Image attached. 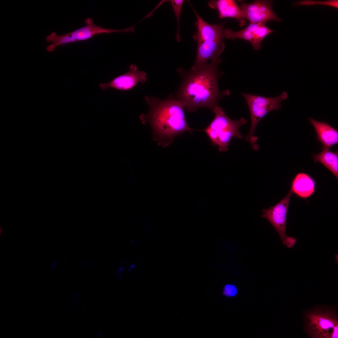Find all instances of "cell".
<instances>
[{"label": "cell", "instance_id": "6da1fadb", "mask_svg": "<svg viewBox=\"0 0 338 338\" xmlns=\"http://www.w3.org/2000/svg\"><path fill=\"white\" fill-rule=\"evenodd\" d=\"M221 62L218 59L212 60L201 68L196 70L183 71L182 81L177 92L180 100L188 111H193L201 107H207L212 111L218 100L229 94L228 90L221 91L218 86L219 76L217 69Z\"/></svg>", "mask_w": 338, "mask_h": 338}, {"label": "cell", "instance_id": "7a4b0ae2", "mask_svg": "<svg viewBox=\"0 0 338 338\" xmlns=\"http://www.w3.org/2000/svg\"><path fill=\"white\" fill-rule=\"evenodd\" d=\"M145 100L149 111L142 114L140 120L151 125L155 140L164 146L172 142L175 136L184 131L192 132L185 116L182 102L170 95L162 100L153 96H146Z\"/></svg>", "mask_w": 338, "mask_h": 338}, {"label": "cell", "instance_id": "3957f363", "mask_svg": "<svg viewBox=\"0 0 338 338\" xmlns=\"http://www.w3.org/2000/svg\"><path fill=\"white\" fill-rule=\"evenodd\" d=\"M304 330L311 338H337L338 316L334 305H318L304 310Z\"/></svg>", "mask_w": 338, "mask_h": 338}, {"label": "cell", "instance_id": "277c9868", "mask_svg": "<svg viewBox=\"0 0 338 338\" xmlns=\"http://www.w3.org/2000/svg\"><path fill=\"white\" fill-rule=\"evenodd\" d=\"M213 111L215 114L214 118L203 131L213 145L219 147V151H226L233 137L235 136L240 139L242 138L239 128L247 121L243 118L236 121L232 120L226 115L223 109L218 105Z\"/></svg>", "mask_w": 338, "mask_h": 338}, {"label": "cell", "instance_id": "5b68a950", "mask_svg": "<svg viewBox=\"0 0 338 338\" xmlns=\"http://www.w3.org/2000/svg\"><path fill=\"white\" fill-rule=\"evenodd\" d=\"M242 95L245 100L249 109L251 118L249 131L245 139L248 142L255 151L259 150L257 143L258 138L254 136V131L259 121L269 112L278 110L282 107L281 103L286 100L288 95L285 91L279 95L273 97H265L243 93Z\"/></svg>", "mask_w": 338, "mask_h": 338}, {"label": "cell", "instance_id": "8992f818", "mask_svg": "<svg viewBox=\"0 0 338 338\" xmlns=\"http://www.w3.org/2000/svg\"><path fill=\"white\" fill-rule=\"evenodd\" d=\"M85 25L69 33L58 35L54 32L46 37L47 42H51L48 46L47 50L49 52L54 50L59 45L83 41L90 39L94 36L103 33H115L134 32L135 30L133 26L122 29H115L104 28L95 24L91 18H87L85 21Z\"/></svg>", "mask_w": 338, "mask_h": 338}, {"label": "cell", "instance_id": "52a82bcc", "mask_svg": "<svg viewBox=\"0 0 338 338\" xmlns=\"http://www.w3.org/2000/svg\"><path fill=\"white\" fill-rule=\"evenodd\" d=\"M292 193L290 190L287 194L275 205L262 210L261 217L270 223L279 234L283 244L288 248L294 246L295 238L287 235L286 228L290 197Z\"/></svg>", "mask_w": 338, "mask_h": 338}, {"label": "cell", "instance_id": "ba28073f", "mask_svg": "<svg viewBox=\"0 0 338 338\" xmlns=\"http://www.w3.org/2000/svg\"><path fill=\"white\" fill-rule=\"evenodd\" d=\"M273 1L268 0H256L249 3L240 5L245 19L250 23H262L266 24L270 20L281 22V20L273 12L272 8Z\"/></svg>", "mask_w": 338, "mask_h": 338}, {"label": "cell", "instance_id": "9c48e42d", "mask_svg": "<svg viewBox=\"0 0 338 338\" xmlns=\"http://www.w3.org/2000/svg\"><path fill=\"white\" fill-rule=\"evenodd\" d=\"M274 31L265 25V24L250 23L244 29L238 31H234L230 28H225L224 38L241 39L250 42L253 48L259 49L261 42L267 35Z\"/></svg>", "mask_w": 338, "mask_h": 338}, {"label": "cell", "instance_id": "30bf717a", "mask_svg": "<svg viewBox=\"0 0 338 338\" xmlns=\"http://www.w3.org/2000/svg\"><path fill=\"white\" fill-rule=\"evenodd\" d=\"M146 79V73L139 70L136 64H132L130 65L129 70L126 73L117 77L109 82L101 83L99 85L103 90L113 88L126 91L132 89L139 83H144Z\"/></svg>", "mask_w": 338, "mask_h": 338}, {"label": "cell", "instance_id": "8fae6325", "mask_svg": "<svg viewBox=\"0 0 338 338\" xmlns=\"http://www.w3.org/2000/svg\"><path fill=\"white\" fill-rule=\"evenodd\" d=\"M225 47L223 40L207 41L197 43V53L195 63L191 69H198L206 64L209 59H219Z\"/></svg>", "mask_w": 338, "mask_h": 338}, {"label": "cell", "instance_id": "7c38bea8", "mask_svg": "<svg viewBox=\"0 0 338 338\" xmlns=\"http://www.w3.org/2000/svg\"><path fill=\"white\" fill-rule=\"evenodd\" d=\"M191 6L197 18L196 24L197 31L193 38L197 43L207 41L223 40L224 38L225 30L223 24H209L204 21Z\"/></svg>", "mask_w": 338, "mask_h": 338}, {"label": "cell", "instance_id": "4fadbf2b", "mask_svg": "<svg viewBox=\"0 0 338 338\" xmlns=\"http://www.w3.org/2000/svg\"><path fill=\"white\" fill-rule=\"evenodd\" d=\"M316 183L315 179L309 174L299 172L292 178L290 184V190L297 197L305 200L315 193Z\"/></svg>", "mask_w": 338, "mask_h": 338}, {"label": "cell", "instance_id": "5bb4252c", "mask_svg": "<svg viewBox=\"0 0 338 338\" xmlns=\"http://www.w3.org/2000/svg\"><path fill=\"white\" fill-rule=\"evenodd\" d=\"M208 5L218 11L220 19L227 17L234 18L239 22L241 26L244 25L246 23L242 11L235 0H210Z\"/></svg>", "mask_w": 338, "mask_h": 338}, {"label": "cell", "instance_id": "9a60e30c", "mask_svg": "<svg viewBox=\"0 0 338 338\" xmlns=\"http://www.w3.org/2000/svg\"><path fill=\"white\" fill-rule=\"evenodd\" d=\"M309 121L314 126L318 141L323 146L330 148L338 143V132L328 124L309 118Z\"/></svg>", "mask_w": 338, "mask_h": 338}, {"label": "cell", "instance_id": "2e32d148", "mask_svg": "<svg viewBox=\"0 0 338 338\" xmlns=\"http://www.w3.org/2000/svg\"><path fill=\"white\" fill-rule=\"evenodd\" d=\"M315 162H319L327 168L338 180V152H334L330 148L323 146L321 151L313 154Z\"/></svg>", "mask_w": 338, "mask_h": 338}, {"label": "cell", "instance_id": "e0dca14e", "mask_svg": "<svg viewBox=\"0 0 338 338\" xmlns=\"http://www.w3.org/2000/svg\"><path fill=\"white\" fill-rule=\"evenodd\" d=\"M169 1L171 3L177 22V28L176 36V40L177 42H180L181 41L180 33V18L184 1L183 0H171Z\"/></svg>", "mask_w": 338, "mask_h": 338}, {"label": "cell", "instance_id": "ac0fdd59", "mask_svg": "<svg viewBox=\"0 0 338 338\" xmlns=\"http://www.w3.org/2000/svg\"><path fill=\"white\" fill-rule=\"evenodd\" d=\"M338 0H330L326 1H315L310 0H305L299 1L297 3V5H311L315 4H321L328 5L337 8H338Z\"/></svg>", "mask_w": 338, "mask_h": 338}, {"label": "cell", "instance_id": "d6986e66", "mask_svg": "<svg viewBox=\"0 0 338 338\" xmlns=\"http://www.w3.org/2000/svg\"><path fill=\"white\" fill-rule=\"evenodd\" d=\"M237 293L236 287L232 284L227 285L224 288L223 294L228 296H235Z\"/></svg>", "mask_w": 338, "mask_h": 338}, {"label": "cell", "instance_id": "ffe728a7", "mask_svg": "<svg viewBox=\"0 0 338 338\" xmlns=\"http://www.w3.org/2000/svg\"><path fill=\"white\" fill-rule=\"evenodd\" d=\"M73 298L75 300H78L82 298V296L81 294L77 291H74L72 294Z\"/></svg>", "mask_w": 338, "mask_h": 338}, {"label": "cell", "instance_id": "44dd1931", "mask_svg": "<svg viewBox=\"0 0 338 338\" xmlns=\"http://www.w3.org/2000/svg\"><path fill=\"white\" fill-rule=\"evenodd\" d=\"M123 271V269L122 267H120L117 271L116 275L117 278L121 279L122 278V274Z\"/></svg>", "mask_w": 338, "mask_h": 338}, {"label": "cell", "instance_id": "7402d4cb", "mask_svg": "<svg viewBox=\"0 0 338 338\" xmlns=\"http://www.w3.org/2000/svg\"><path fill=\"white\" fill-rule=\"evenodd\" d=\"M135 267V265H134V264H132V265H131V267H130V269H129V272H130V271H131V269H133V268H134V267Z\"/></svg>", "mask_w": 338, "mask_h": 338}]
</instances>
